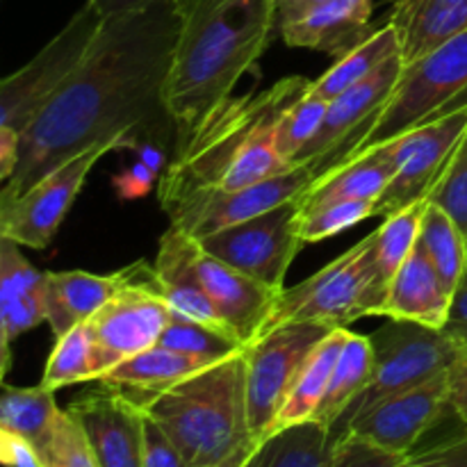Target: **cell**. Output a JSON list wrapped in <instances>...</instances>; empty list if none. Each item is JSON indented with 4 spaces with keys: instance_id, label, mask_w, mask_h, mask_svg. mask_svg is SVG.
Wrapping results in <instances>:
<instances>
[{
    "instance_id": "obj_34",
    "label": "cell",
    "mask_w": 467,
    "mask_h": 467,
    "mask_svg": "<svg viewBox=\"0 0 467 467\" xmlns=\"http://www.w3.org/2000/svg\"><path fill=\"white\" fill-rule=\"evenodd\" d=\"M158 345L178 351V354L199 358L210 365L233 358V356H240L246 351V345L235 333L226 331L222 327L199 322V319H192L187 315L176 313V310L171 313V319H169Z\"/></svg>"
},
{
    "instance_id": "obj_28",
    "label": "cell",
    "mask_w": 467,
    "mask_h": 467,
    "mask_svg": "<svg viewBox=\"0 0 467 467\" xmlns=\"http://www.w3.org/2000/svg\"><path fill=\"white\" fill-rule=\"evenodd\" d=\"M336 436L328 427L308 420L269 433L255 442L242 467H327Z\"/></svg>"
},
{
    "instance_id": "obj_23",
    "label": "cell",
    "mask_w": 467,
    "mask_h": 467,
    "mask_svg": "<svg viewBox=\"0 0 467 467\" xmlns=\"http://www.w3.org/2000/svg\"><path fill=\"white\" fill-rule=\"evenodd\" d=\"M404 67L467 30V0H395L390 18Z\"/></svg>"
},
{
    "instance_id": "obj_50",
    "label": "cell",
    "mask_w": 467,
    "mask_h": 467,
    "mask_svg": "<svg viewBox=\"0 0 467 467\" xmlns=\"http://www.w3.org/2000/svg\"><path fill=\"white\" fill-rule=\"evenodd\" d=\"M251 450H254V445L251 447H244V450H240L237 454L228 456L226 461H222V463H214V465H205V467H242L246 463V459H249Z\"/></svg>"
},
{
    "instance_id": "obj_35",
    "label": "cell",
    "mask_w": 467,
    "mask_h": 467,
    "mask_svg": "<svg viewBox=\"0 0 467 467\" xmlns=\"http://www.w3.org/2000/svg\"><path fill=\"white\" fill-rule=\"evenodd\" d=\"M96 379H99V372H96V349L85 324L64 333L62 337H55L53 351H50L48 360H46L41 386L57 392L62 388L96 381Z\"/></svg>"
},
{
    "instance_id": "obj_5",
    "label": "cell",
    "mask_w": 467,
    "mask_h": 467,
    "mask_svg": "<svg viewBox=\"0 0 467 467\" xmlns=\"http://www.w3.org/2000/svg\"><path fill=\"white\" fill-rule=\"evenodd\" d=\"M461 105H467V30L427 57L404 67L390 99L336 162L379 149Z\"/></svg>"
},
{
    "instance_id": "obj_2",
    "label": "cell",
    "mask_w": 467,
    "mask_h": 467,
    "mask_svg": "<svg viewBox=\"0 0 467 467\" xmlns=\"http://www.w3.org/2000/svg\"><path fill=\"white\" fill-rule=\"evenodd\" d=\"M176 7L181 23L164 103L178 150L258 67L278 27V9L276 0H176Z\"/></svg>"
},
{
    "instance_id": "obj_44",
    "label": "cell",
    "mask_w": 467,
    "mask_h": 467,
    "mask_svg": "<svg viewBox=\"0 0 467 467\" xmlns=\"http://www.w3.org/2000/svg\"><path fill=\"white\" fill-rule=\"evenodd\" d=\"M0 461L5 467H44L39 450L27 438L0 429Z\"/></svg>"
},
{
    "instance_id": "obj_38",
    "label": "cell",
    "mask_w": 467,
    "mask_h": 467,
    "mask_svg": "<svg viewBox=\"0 0 467 467\" xmlns=\"http://www.w3.org/2000/svg\"><path fill=\"white\" fill-rule=\"evenodd\" d=\"M44 467H99L80 422L64 410L48 441L39 447Z\"/></svg>"
},
{
    "instance_id": "obj_46",
    "label": "cell",
    "mask_w": 467,
    "mask_h": 467,
    "mask_svg": "<svg viewBox=\"0 0 467 467\" xmlns=\"http://www.w3.org/2000/svg\"><path fill=\"white\" fill-rule=\"evenodd\" d=\"M450 404L451 415L459 418L463 431H467V360H459L450 369Z\"/></svg>"
},
{
    "instance_id": "obj_51",
    "label": "cell",
    "mask_w": 467,
    "mask_h": 467,
    "mask_svg": "<svg viewBox=\"0 0 467 467\" xmlns=\"http://www.w3.org/2000/svg\"><path fill=\"white\" fill-rule=\"evenodd\" d=\"M467 285V272H465V278H463V283H461V287H465ZM461 287H459V290H461Z\"/></svg>"
},
{
    "instance_id": "obj_13",
    "label": "cell",
    "mask_w": 467,
    "mask_h": 467,
    "mask_svg": "<svg viewBox=\"0 0 467 467\" xmlns=\"http://www.w3.org/2000/svg\"><path fill=\"white\" fill-rule=\"evenodd\" d=\"M299 199L203 237L201 246L214 258L242 269L274 290H285L287 269L306 244L299 233Z\"/></svg>"
},
{
    "instance_id": "obj_16",
    "label": "cell",
    "mask_w": 467,
    "mask_h": 467,
    "mask_svg": "<svg viewBox=\"0 0 467 467\" xmlns=\"http://www.w3.org/2000/svg\"><path fill=\"white\" fill-rule=\"evenodd\" d=\"M401 73H404V62H401L400 55H395L386 64H381L372 76L365 78L363 82L349 87L347 91L337 94L336 99L328 100L322 128L306 144V149L296 155L292 164H296V167H301V164L315 167L319 176L328 164L340 158L342 150L358 137V132L372 121L374 114L390 99Z\"/></svg>"
},
{
    "instance_id": "obj_49",
    "label": "cell",
    "mask_w": 467,
    "mask_h": 467,
    "mask_svg": "<svg viewBox=\"0 0 467 467\" xmlns=\"http://www.w3.org/2000/svg\"><path fill=\"white\" fill-rule=\"evenodd\" d=\"M150 3H158V0H87L91 9L100 14V16H112V14H121V12H130V9H140L146 7Z\"/></svg>"
},
{
    "instance_id": "obj_21",
    "label": "cell",
    "mask_w": 467,
    "mask_h": 467,
    "mask_svg": "<svg viewBox=\"0 0 467 467\" xmlns=\"http://www.w3.org/2000/svg\"><path fill=\"white\" fill-rule=\"evenodd\" d=\"M372 12L374 0H324L278 32L292 48L317 50L337 59L377 30L369 23Z\"/></svg>"
},
{
    "instance_id": "obj_47",
    "label": "cell",
    "mask_w": 467,
    "mask_h": 467,
    "mask_svg": "<svg viewBox=\"0 0 467 467\" xmlns=\"http://www.w3.org/2000/svg\"><path fill=\"white\" fill-rule=\"evenodd\" d=\"M130 150L135 153V160L144 162L146 167H149L150 171L158 173L160 178H162L164 171L169 169L167 153H164L162 144H160L158 140H153V137H140Z\"/></svg>"
},
{
    "instance_id": "obj_45",
    "label": "cell",
    "mask_w": 467,
    "mask_h": 467,
    "mask_svg": "<svg viewBox=\"0 0 467 467\" xmlns=\"http://www.w3.org/2000/svg\"><path fill=\"white\" fill-rule=\"evenodd\" d=\"M442 331L459 351V360H467V285L454 295L450 319Z\"/></svg>"
},
{
    "instance_id": "obj_24",
    "label": "cell",
    "mask_w": 467,
    "mask_h": 467,
    "mask_svg": "<svg viewBox=\"0 0 467 467\" xmlns=\"http://www.w3.org/2000/svg\"><path fill=\"white\" fill-rule=\"evenodd\" d=\"M137 272V263L119 269L114 274L82 272H48V322L53 337H62L85 324L91 315L99 313L123 285L132 281Z\"/></svg>"
},
{
    "instance_id": "obj_9",
    "label": "cell",
    "mask_w": 467,
    "mask_h": 467,
    "mask_svg": "<svg viewBox=\"0 0 467 467\" xmlns=\"http://www.w3.org/2000/svg\"><path fill=\"white\" fill-rule=\"evenodd\" d=\"M333 328L322 324H283L246 347V413L251 441L274 431L278 413L315 347Z\"/></svg>"
},
{
    "instance_id": "obj_39",
    "label": "cell",
    "mask_w": 467,
    "mask_h": 467,
    "mask_svg": "<svg viewBox=\"0 0 467 467\" xmlns=\"http://www.w3.org/2000/svg\"><path fill=\"white\" fill-rule=\"evenodd\" d=\"M409 454H397L372 441L345 431L336 436L327 467H404Z\"/></svg>"
},
{
    "instance_id": "obj_6",
    "label": "cell",
    "mask_w": 467,
    "mask_h": 467,
    "mask_svg": "<svg viewBox=\"0 0 467 467\" xmlns=\"http://www.w3.org/2000/svg\"><path fill=\"white\" fill-rule=\"evenodd\" d=\"M372 233L356 242L319 272L285 287L263 333L283 324H322L328 328H347L351 322L368 317V295L372 285Z\"/></svg>"
},
{
    "instance_id": "obj_8",
    "label": "cell",
    "mask_w": 467,
    "mask_h": 467,
    "mask_svg": "<svg viewBox=\"0 0 467 467\" xmlns=\"http://www.w3.org/2000/svg\"><path fill=\"white\" fill-rule=\"evenodd\" d=\"M100 21L103 16L85 3L26 67L0 82V128L18 135L27 130L82 62Z\"/></svg>"
},
{
    "instance_id": "obj_26",
    "label": "cell",
    "mask_w": 467,
    "mask_h": 467,
    "mask_svg": "<svg viewBox=\"0 0 467 467\" xmlns=\"http://www.w3.org/2000/svg\"><path fill=\"white\" fill-rule=\"evenodd\" d=\"M208 365L210 363H203L199 358H192V356L178 354V351L167 349V347L155 345L150 349L141 351V354H135L114 365L96 383L123 392L135 404L144 406L150 397L169 390L171 386L181 383L182 379L192 377V374L208 368Z\"/></svg>"
},
{
    "instance_id": "obj_14",
    "label": "cell",
    "mask_w": 467,
    "mask_h": 467,
    "mask_svg": "<svg viewBox=\"0 0 467 467\" xmlns=\"http://www.w3.org/2000/svg\"><path fill=\"white\" fill-rule=\"evenodd\" d=\"M317 178V169L308 164H292L287 171L255 182L242 190H219V187H201L182 199L173 201L164 208L171 226L181 228L194 240L213 235V233L231 228L251 217L278 208L287 201L301 199L310 182Z\"/></svg>"
},
{
    "instance_id": "obj_25",
    "label": "cell",
    "mask_w": 467,
    "mask_h": 467,
    "mask_svg": "<svg viewBox=\"0 0 467 467\" xmlns=\"http://www.w3.org/2000/svg\"><path fill=\"white\" fill-rule=\"evenodd\" d=\"M395 150L390 144H383L324 169L301 194L299 205L304 210L331 201H379L395 178Z\"/></svg>"
},
{
    "instance_id": "obj_18",
    "label": "cell",
    "mask_w": 467,
    "mask_h": 467,
    "mask_svg": "<svg viewBox=\"0 0 467 467\" xmlns=\"http://www.w3.org/2000/svg\"><path fill=\"white\" fill-rule=\"evenodd\" d=\"M196 269L222 322L246 347L258 340L283 290H274L242 269L214 258L201 242L196 251Z\"/></svg>"
},
{
    "instance_id": "obj_15",
    "label": "cell",
    "mask_w": 467,
    "mask_h": 467,
    "mask_svg": "<svg viewBox=\"0 0 467 467\" xmlns=\"http://www.w3.org/2000/svg\"><path fill=\"white\" fill-rule=\"evenodd\" d=\"M447 413H451L450 372L377 401L351 418L340 433L351 431L397 454H413L418 442Z\"/></svg>"
},
{
    "instance_id": "obj_1",
    "label": "cell",
    "mask_w": 467,
    "mask_h": 467,
    "mask_svg": "<svg viewBox=\"0 0 467 467\" xmlns=\"http://www.w3.org/2000/svg\"><path fill=\"white\" fill-rule=\"evenodd\" d=\"M178 23L176 0L100 21L82 62L21 135L16 169L0 185V205L100 141L140 130L153 137L160 128H173L164 91Z\"/></svg>"
},
{
    "instance_id": "obj_43",
    "label": "cell",
    "mask_w": 467,
    "mask_h": 467,
    "mask_svg": "<svg viewBox=\"0 0 467 467\" xmlns=\"http://www.w3.org/2000/svg\"><path fill=\"white\" fill-rule=\"evenodd\" d=\"M155 185H160V176L155 171H150L140 160L126 164L121 171L112 176V187L121 201L144 199Z\"/></svg>"
},
{
    "instance_id": "obj_31",
    "label": "cell",
    "mask_w": 467,
    "mask_h": 467,
    "mask_svg": "<svg viewBox=\"0 0 467 467\" xmlns=\"http://www.w3.org/2000/svg\"><path fill=\"white\" fill-rule=\"evenodd\" d=\"M395 55H400V41H397L395 27L386 23L383 27H377L363 44L337 57L336 64L317 80H313V91L327 100L336 99L337 94L372 76L381 64H386Z\"/></svg>"
},
{
    "instance_id": "obj_29",
    "label": "cell",
    "mask_w": 467,
    "mask_h": 467,
    "mask_svg": "<svg viewBox=\"0 0 467 467\" xmlns=\"http://www.w3.org/2000/svg\"><path fill=\"white\" fill-rule=\"evenodd\" d=\"M374 374V347L369 336H358L354 331H347L345 345L333 368L331 383L324 395L315 422L324 424L333 431L342 415L347 413L351 404L360 397V392L369 386Z\"/></svg>"
},
{
    "instance_id": "obj_36",
    "label": "cell",
    "mask_w": 467,
    "mask_h": 467,
    "mask_svg": "<svg viewBox=\"0 0 467 467\" xmlns=\"http://www.w3.org/2000/svg\"><path fill=\"white\" fill-rule=\"evenodd\" d=\"M328 100L322 99L319 94H315L313 87H310L306 94H301L290 108L283 112L281 121H278L276 135V149L287 162H295L296 155L306 149L310 140L319 132L322 128L324 117H327Z\"/></svg>"
},
{
    "instance_id": "obj_3",
    "label": "cell",
    "mask_w": 467,
    "mask_h": 467,
    "mask_svg": "<svg viewBox=\"0 0 467 467\" xmlns=\"http://www.w3.org/2000/svg\"><path fill=\"white\" fill-rule=\"evenodd\" d=\"M313 87L308 78L290 76L265 91H249L228 99L160 178L162 210L201 187L242 190L292 167L276 149L278 121L283 112Z\"/></svg>"
},
{
    "instance_id": "obj_27",
    "label": "cell",
    "mask_w": 467,
    "mask_h": 467,
    "mask_svg": "<svg viewBox=\"0 0 467 467\" xmlns=\"http://www.w3.org/2000/svg\"><path fill=\"white\" fill-rule=\"evenodd\" d=\"M427 205L429 201H418L409 208L397 210L383 217L381 226L372 231V285L368 295V317L381 315L392 278L418 246L420 226H422Z\"/></svg>"
},
{
    "instance_id": "obj_42",
    "label": "cell",
    "mask_w": 467,
    "mask_h": 467,
    "mask_svg": "<svg viewBox=\"0 0 467 467\" xmlns=\"http://www.w3.org/2000/svg\"><path fill=\"white\" fill-rule=\"evenodd\" d=\"M144 467H190L158 422L144 420Z\"/></svg>"
},
{
    "instance_id": "obj_17",
    "label": "cell",
    "mask_w": 467,
    "mask_h": 467,
    "mask_svg": "<svg viewBox=\"0 0 467 467\" xmlns=\"http://www.w3.org/2000/svg\"><path fill=\"white\" fill-rule=\"evenodd\" d=\"M80 422L99 467H144V420L140 404L100 386L68 406Z\"/></svg>"
},
{
    "instance_id": "obj_20",
    "label": "cell",
    "mask_w": 467,
    "mask_h": 467,
    "mask_svg": "<svg viewBox=\"0 0 467 467\" xmlns=\"http://www.w3.org/2000/svg\"><path fill=\"white\" fill-rule=\"evenodd\" d=\"M196 251H199V240L169 223L167 233L160 237L158 258L150 269V285L176 313L231 331L222 322L201 283L199 269H196Z\"/></svg>"
},
{
    "instance_id": "obj_37",
    "label": "cell",
    "mask_w": 467,
    "mask_h": 467,
    "mask_svg": "<svg viewBox=\"0 0 467 467\" xmlns=\"http://www.w3.org/2000/svg\"><path fill=\"white\" fill-rule=\"evenodd\" d=\"M301 208V205H299ZM377 201H331L301 210L299 233L306 244L328 240L374 217Z\"/></svg>"
},
{
    "instance_id": "obj_11",
    "label": "cell",
    "mask_w": 467,
    "mask_h": 467,
    "mask_svg": "<svg viewBox=\"0 0 467 467\" xmlns=\"http://www.w3.org/2000/svg\"><path fill=\"white\" fill-rule=\"evenodd\" d=\"M150 269L153 265L140 260L132 281L85 322L94 340L99 379L121 360L158 345L171 319V306L150 285Z\"/></svg>"
},
{
    "instance_id": "obj_40",
    "label": "cell",
    "mask_w": 467,
    "mask_h": 467,
    "mask_svg": "<svg viewBox=\"0 0 467 467\" xmlns=\"http://www.w3.org/2000/svg\"><path fill=\"white\" fill-rule=\"evenodd\" d=\"M433 203L445 208L467 233V132L447 169L445 178L431 194Z\"/></svg>"
},
{
    "instance_id": "obj_41",
    "label": "cell",
    "mask_w": 467,
    "mask_h": 467,
    "mask_svg": "<svg viewBox=\"0 0 467 467\" xmlns=\"http://www.w3.org/2000/svg\"><path fill=\"white\" fill-rule=\"evenodd\" d=\"M404 467H467V431L409 454Z\"/></svg>"
},
{
    "instance_id": "obj_33",
    "label": "cell",
    "mask_w": 467,
    "mask_h": 467,
    "mask_svg": "<svg viewBox=\"0 0 467 467\" xmlns=\"http://www.w3.org/2000/svg\"><path fill=\"white\" fill-rule=\"evenodd\" d=\"M64 410L55 401V392L39 383L35 388L5 386L0 397V429L27 438L39 450L57 427Z\"/></svg>"
},
{
    "instance_id": "obj_30",
    "label": "cell",
    "mask_w": 467,
    "mask_h": 467,
    "mask_svg": "<svg viewBox=\"0 0 467 467\" xmlns=\"http://www.w3.org/2000/svg\"><path fill=\"white\" fill-rule=\"evenodd\" d=\"M347 331H349V328H333V331L315 347L310 358L306 360L304 369H301L299 377H296L295 386H292L281 413H278L274 431L292 427V424L315 420V415H317L319 406H322L324 401V395H327L328 390V383H331L333 368H336V360L337 356H340L342 345H345Z\"/></svg>"
},
{
    "instance_id": "obj_10",
    "label": "cell",
    "mask_w": 467,
    "mask_h": 467,
    "mask_svg": "<svg viewBox=\"0 0 467 467\" xmlns=\"http://www.w3.org/2000/svg\"><path fill=\"white\" fill-rule=\"evenodd\" d=\"M137 140L140 135L112 137L57 164L26 194L12 203L0 205V237H7L27 249H46L57 235L64 217L80 194L96 162L112 150H130Z\"/></svg>"
},
{
    "instance_id": "obj_19",
    "label": "cell",
    "mask_w": 467,
    "mask_h": 467,
    "mask_svg": "<svg viewBox=\"0 0 467 467\" xmlns=\"http://www.w3.org/2000/svg\"><path fill=\"white\" fill-rule=\"evenodd\" d=\"M48 322V272H39L16 242L0 237V369L12 368L18 336Z\"/></svg>"
},
{
    "instance_id": "obj_7",
    "label": "cell",
    "mask_w": 467,
    "mask_h": 467,
    "mask_svg": "<svg viewBox=\"0 0 467 467\" xmlns=\"http://www.w3.org/2000/svg\"><path fill=\"white\" fill-rule=\"evenodd\" d=\"M369 340L374 347L372 381L347 409L337 427L333 429V436H337L351 418L377 401L450 372L459 363V351L441 328H429L404 319H388V324L377 328Z\"/></svg>"
},
{
    "instance_id": "obj_48",
    "label": "cell",
    "mask_w": 467,
    "mask_h": 467,
    "mask_svg": "<svg viewBox=\"0 0 467 467\" xmlns=\"http://www.w3.org/2000/svg\"><path fill=\"white\" fill-rule=\"evenodd\" d=\"M324 0H276L278 9V27L287 26V23L296 21V18L306 16L310 9L322 5Z\"/></svg>"
},
{
    "instance_id": "obj_32",
    "label": "cell",
    "mask_w": 467,
    "mask_h": 467,
    "mask_svg": "<svg viewBox=\"0 0 467 467\" xmlns=\"http://www.w3.org/2000/svg\"><path fill=\"white\" fill-rule=\"evenodd\" d=\"M418 246L456 295L467 272V233L445 208L433 201H429L424 210Z\"/></svg>"
},
{
    "instance_id": "obj_12",
    "label": "cell",
    "mask_w": 467,
    "mask_h": 467,
    "mask_svg": "<svg viewBox=\"0 0 467 467\" xmlns=\"http://www.w3.org/2000/svg\"><path fill=\"white\" fill-rule=\"evenodd\" d=\"M467 132V105L390 140L397 171L377 201L374 217H388L401 208L429 201L445 178Z\"/></svg>"
},
{
    "instance_id": "obj_22",
    "label": "cell",
    "mask_w": 467,
    "mask_h": 467,
    "mask_svg": "<svg viewBox=\"0 0 467 467\" xmlns=\"http://www.w3.org/2000/svg\"><path fill=\"white\" fill-rule=\"evenodd\" d=\"M454 292L438 274L431 260L415 246L400 272L395 274L379 317L404 319L429 328H445L451 313Z\"/></svg>"
},
{
    "instance_id": "obj_4",
    "label": "cell",
    "mask_w": 467,
    "mask_h": 467,
    "mask_svg": "<svg viewBox=\"0 0 467 467\" xmlns=\"http://www.w3.org/2000/svg\"><path fill=\"white\" fill-rule=\"evenodd\" d=\"M244 354L199 369L141 406L190 467L222 463L255 445L246 413Z\"/></svg>"
}]
</instances>
